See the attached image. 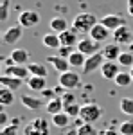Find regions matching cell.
<instances>
[{
    "mask_svg": "<svg viewBox=\"0 0 133 135\" xmlns=\"http://www.w3.org/2000/svg\"><path fill=\"white\" fill-rule=\"evenodd\" d=\"M95 23H99L97 16L93 13H79L74 20H72V29L77 34H90Z\"/></svg>",
    "mask_w": 133,
    "mask_h": 135,
    "instance_id": "1",
    "label": "cell"
},
{
    "mask_svg": "<svg viewBox=\"0 0 133 135\" xmlns=\"http://www.w3.org/2000/svg\"><path fill=\"white\" fill-rule=\"evenodd\" d=\"M79 117H81L85 123H90V124H93L95 121H99L102 117V108L99 106V104L95 103H86L81 106V114H79Z\"/></svg>",
    "mask_w": 133,
    "mask_h": 135,
    "instance_id": "2",
    "label": "cell"
},
{
    "mask_svg": "<svg viewBox=\"0 0 133 135\" xmlns=\"http://www.w3.org/2000/svg\"><path fill=\"white\" fill-rule=\"evenodd\" d=\"M23 133L25 135H49V123L43 117H36L25 126Z\"/></svg>",
    "mask_w": 133,
    "mask_h": 135,
    "instance_id": "3",
    "label": "cell"
},
{
    "mask_svg": "<svg viewBox=\"0 0 133 135\" xmlns=\"http://www.w3.org/2000/svg\"><path fill=\"white\" fill-rule=\"evenodd\" d=\"M60 85H61L65 90H74V88H77L79 85H81V78H79V74L74 72V70H68V72H63L60 74Z\"/></svg>",
    "mask_w": 133,
    "mask_h": 135,
    "instance_id": "4",
    "label": "cell"
},
{
    "mask_svg": "<svg viewBox=\"0 0 133 135\" xmlns=\"http://www.w3.org/2000/svg\"><path fill=\"white\" fill-rule=\"evenodd\" d=\"M104 61H106V60H104L102 52H95L92 56H86V63H85V67H83V72L92 74V72H95V70H101V67H102Z\"/></svg>",
    "mask_w": 133,
    "mask_h": 135,
    "instance_id": "5",
    "label": "cell"
},
{
    "mask_svg": "<svg viewBox=\"0 0 133 135\" xmlns=\"http://www.w3.org/2000/svg\"><path fill=\"white\" fill-rule=\"evenodd\" d=\"M76 49H77V51H81L83 54H86V56H92V54H95V52H99L101 43L95 42V40H93V38H90V36H88V38L85 36V38H81V40H79V43L76 45Z\"/></svg>",
    "mask_w": 133,
    "mask_h": 135,
    "instance_id": "6",
    "label": "cell"
},
{
    "mask_svg": "<svg viewBox=\"0 0 133 135\" xmlns=\"http://www.w3.org/2000/svg\"><path fill=\"white\" fill-rule=\"evenodd\" d=\"M38 23H40V15H38L36 11L27 9V11H22L20 15H18V25H22L23 29L34 27V25H38Z\"/></svg>",
    "mask_w": 133,
    "mask_h": 135,
    "instance_id": "7",
    "label": "cell"
},
{
    "mask_svg": "<svg viewBox=\"0 0 133 135\" xmlns=\"http://www.w3.org/2000/svg\"><path fill=\"white\" fill-rule=\"evenodd\" d=\"M4 74L6 76H13V78H18V79H29L31 78V72H29V67L27 65H9L4 69Z\"/></svg>",
    "mask_w": 133,
    "mask_h": 135,
    "instance_id": "8",
    "label": "cell"
},
{
    "mask_svg": "<svg viewBox=\"0 0 133 135\" xmlns=\"http://www.w3.org/2000/svg\"><path fill=\"white\" fill-rule=\"evenodd\" d=\"M112 34H113V38H115V43H119V45H131V42H133V31L128 25L119 27Z\"/></svg>",
    "mask_w": 133,
    "mask_h": 135,
    "instance_id": "9",
    "label": "cell"
},
{
    "mask_svg": "<svg viewBox=\"0 0 133 135\" xmlns=\"http://www.w3.org/2000/svg\"><path fill=\"white\" fill-rule=\"evenodd\" d=\"M101 23L104 25V27H108L110 31H117L119 27H122V25H126V20H124V16H121V15H106V16H102L101 18Z\"/></svg>",
    "mask_w": 133,
    "mask_h": 135,
    "instance_id": "10",
    "label": "cell"
},
{
    "mask_svg": "<svg viewBox=\"0 0 133 135\" xmlns=\"http://www.w3.org/2000/svg\"><path fill=\"white\" fill-rule=\"evenodd\" d=\"M47 63L52 65V69H54L58 74H63V72H68V70H70V63H68V60L58 56V54L49 56V58H47Z\"/></svg>",
    "mask_w": 133,
    "mask_h": 135,
    "instance_id": "11",
    "label": "cell"
},
{
    "mask_svg": "<svg viewBox=\"0 0 133 135\" xmlns=\"http://www.w3.org/2000/svg\"><path fill=\"white\" fill-rule=\"evenodd\" d=\"M119 72H121V65L117 61H104L101 67V76L104 78V79H110V81H113L117 76H119Z\"/></svg>",
    "mask_w": 133,
    "mask_h": 135,
    "instance_id": "12",
    "label": "cell"
},
{
    "mask_svg": "<svg viewBox=\"0 0 133 135\" xmlns=\"http://www.w3.org/2000/svg\"><path fill=\"white\" fill-rule=\"evenodd\" d=\"M101 52H102V56H104L106 61H117L122 51H121V45H119V43L113 42V43H106L101 49Z\"/></svg>",
    "mask_w": 133,
    "mask_h": 135,
    "instance_id": "13",
    "label": "cell"
},
{
    "mask_svg": "<svg viewBox=\"0 0 133 135\" xmlns=\"http://www.w3.org/2000/svg\"><path fill=\"white\" fill-rule=\"evenodd\" d=\"M22 31H23L22 25H13V27H9L7 31L4 32V43H7V45H14V43L22 38Z\"/></svg>",
    "mask_w": 133,
    "mask_h": 135,
    "instance_id": "14",
    "label": "cell"
},
{
    "mask_svg": "<svg viewBox=\"0 0 133 135\" xmlns=\"http://www.w3.org/2000/svg\"><path fill=\"white\" fill-rule=\"evenodd\" d=\"M110 34H112V31H110L108 27H104L101 22H99V23H95V27L90 31V34H88V36H90V38H93L95 42L101 43V42H104L106 38H110Z\"/></svg>",
    "mask_w": 133,
    "mask_h": 135,
    "instance_id": "15",
    "label": "cell"
},
{
    "mask_svg": "<svg viewBox=\"0 0 133 135\" xmlns=\"http://www.w3.org/2000/svg\"><path fill=\"white\" fill-rule=\"evenodd\" d=\"M20 103L23 104L27 110H32V112H38L41 106H43V101H41L40 97H36V95H29V94L22 95V97H20Z\"/></svg>",
    "mask_w": 133,
    "mask_h": 135,
    "instance_id": "16",
    "label": "cell"
},
{
    "mask_svg": "<svg viewBox=\"0 0 133 135\" xmlns=\"http://www.w3.org/2000/svg\"><path fill=\"white\" fill-rule=\"evenodd\" d=\"M25 85L29 86L32 92H41L47 88V78H40V76H31L29 79H25Z\"/></svg>",
    "mask_w": 133,
    "mask_h": 135,
    "instance_id": "17",
    "label": "cell"
},
{
    "mask_svg": "<svg viewBox=\"0 0 133 135\" xmlns=\"http://www.w3.org/2000/svg\"><path fill=\"white\" fill-rule=\"evenodd\" d=\"M23 83H25L23 79L13 78V76H6V74H4V76H0V85H2L4 88H9V90H13V92H14V90H18V88H20Z\"/></svg>",
    "mask_w": 133,
    "mask_h": 135,
    "instance_id": "18",
    "label": "cell"
},
{
    "mask_svg": "<svg viewBox=\"0 0 133 135\" xmlns=\"http://www.w3.org/2000/svg\"><path fill=\"white\" fill-rule=\"evenodd\" d=\"M41 43H43L45 47H49V49H54V51H58V49L61 47V42H60V34H56V32H52V31L41 36Z\"/></svg>",
    "mask_w": 133,
    "mask_h": 135,
    "instance_id": "19",
    "label": "cell"
},
{
    "mask_svg": "<svg viewBox=\"0 0 133 135\" xmlns=\"http://www.w3.org/2000/svg\"><path fill=\"white\" fill-rule=\"evenodd\" d=\"M9 58L13 60L14 65H27L29 63V52L25 51V49H13Z\"/></svg>",
    "mask_w": 133,
    "mask_h": 135,
    "instance_id": "20",
    "label": "cell"
},
{
    "mask_svg": "<svg viewBox=\"0 0 133 135\" xmlns=\"http://www.w3.org/2000/svg\"><path fill=\"white\" fill-rule=\"evenodd\" d=\"M68 63H70L72 69H81L83 70V67H85V63H86V54H83L81 51L76 49V51L68 56Z\"/></svg>",
    "mask_w": 133,
    "mask_h": 135,
    "instance_id": "21",
    "label": "cell"
},
{
    "mask_svg": "<svg viewBox=\"0 0 133 135\" xmlns=\"http://www.w3.org/2000/svg\"><path fill=\"white\" fill-rule=\"evenodd\" d=\"M60 42H61V45H68V47L77 45V43H79V40H77V32L74 31V29L63 31L61 34H60Z\"/></svg>",
    "mask_w": 133,
    "mask_h": 135,
    "instance_id": "22",
    "label": "cell"
},
{
    "mask_svg": "<svg viewBox=\"0 0 133 135\" xmlns=\"http://www.w3.org/2000/svg\"><path fill=\"white\" fill-rule=\"evenodd\" d=\"M49 27H51L52 32H56V34H61L63 31H67L68 29V22L65 20L63 16H54L51 22H49Z\"/></svg>",
    "mask_w": 133,
    "mask_h": 135,
    "instance_id": "23",
    "label": "cell"
},
{
    "mask_svg": "<svg viewBox=\"0 0 133 135\" xmlns=\"http://www.w3.org/2000/svg\"><path fill=\"white\" fill-rule=\"evenodd\" d=\"M45 110L49 112L51 115H56L65 110V104H63V99L61 97H54L52 101H47L45 103Z\"/></svg>",
    "mask_w": 133,
    "mask_h": 135,
    "instance_id": "24",
    "label": "cell"
},
{
    "mask_svg": "<svg viewBox=\"0 0 133 135\" xmlns=\"http://www.w3.org/2000/svg\"><path fill=\"white\" fill-rule=\"evenodd\" d=\"M70 115L68 114H65V112H60V114H56V115H52V124L54 126H58V128H67V126L70 124Z\"/></svg>",
    "mask_w": 133,
    "mask_h": 135,
    "instance_id": "25",
    "label": "cell"
},
{
    "mask_svg": "<svg viewBox=\"0 0 133 135\" xmlns=\"http://www.w3.org/2000/svg\"><path fill=\"white\" fill-rule=\"evenodd\" d=\"M27 67H29V72H31V76H40V78H47V74H49L47 67H45L43 63H29Z\"/></svg>",
    "mask_w": 133,
    "mask_h": 135,
    "instance_id": "26",
    "label": "cell"
},
{
    "mask_svg": "<svg viewBox=\"0 0 133 135\" xmlns=\"http://www.w3.org/2000/svg\"><path fill=\"white\" fill-rule=\"evenodd\" d=\"M0 103H2V106L13 104L14 103V92L9 90V88H4V86H2V90H0Z\"/></svg>",
    "mask_w": 133,
    "mask_h": 135,
    "instance_id": "27",
    "label": "cell"
},
{
    "mask_svg": "<svg viewBox=\"0 0 133 135\" xmlns=\"http://www.w3.org/2000/svg\"><path fill=\"white\" fill-rule=\"evenodd\" d=\"M113 81H115L117 86H130V85L133 83V78H131L130 72H119V76H117Z\"/></svg>",
    "mask_w": 133,
    "mask_h": 135,
    "instance_id": "28",
    "label": "cell"
},
{
    "mask_svg": "<svg viewBox=\"0 0 133 135\" xmlns=\"http://www.w3.org/2000/svg\"><path fill=\"white\" fill-rule=\"evenodd\" d=\"M117 63H119L121 67H130V69H131L133 67V52L122 51L121 56H119V60H117Z\"/></svg>",
    "mask_w": 133,
    "mask_h": 135,
    "instance_id": "29",
    "label": "cell"
},
{
    "mask_svg": "<svg viewBox=\"0 0 133 135\" xmlns=\"http://www.w3.org/2000/svg\"><path fill=\"white\" fill-rule=\"evenodd\" d=\"M63 112H65V114H68L72 119H77V117H79V114H81V104H77V103H74V104H67Z\"/></svg>",
    "mask_w": 133,
    "mask_h": 135,
    "instance_id": "30",
    "label": "cell"
},
{
    "mask_svg": "<svg viewBox=\"0 0 133 135\" xmlns=\"http://www.w3.org/2000/svg\"><path fill=\"white\" fill-rule=\"evenodd\" d=\"M121 112L133 117V99H128V97L121 99Z\"/></svg>",
    "mask_w": 133,
    "mask_h": 135,
    "instance_id": "31",
    "label": "cell"
},
{
    "mask_svg": "<svg viewBox=\"0 0 133 135\" xmlns=\"http://www.w3.org/2000/svg\"><path fill=\"white\" fill-rule=\"evenodd\" d=\"M77 133L79 135H99L97 130L93 128V124H90V123H85L81 128H77Z\"/></svg>",
    "mask_w": 133,
    "mask_h": 135,
    "instance_id": "32",
    "label": "cell"
},
{
    "mask_svg": "<svg viewBox=\"0 0 133 135\" xmlns=\"http://www.w3.org/2000/svg\"><path fill=\"white\" fill-rule=\"evenodd\" d=\"M119 133L121 135H133V121H124L119 124Z\"/></svg>",
    "mask_w": 133,
    "mask_h": 135,
    "instance_id": "33",
    "label": "cell"
},
{
    "mask_svg": "<svg viewBox=\"0 0 133 135\" xmlns=\"http://www.w3.org/2000/svg\"><path fill=\"white\" fill-rule=\"evenodd\" d=\"M74 51H76L74 47H68V45H61V47L58 49V56H61V58H67V60H68V56H70Z\"/></svg>",
    "mask_w": 133,
    "mask_h": 135,
    "instance_id": "34",
    "label": "cell"
},
{
    "mask_svg": "<svg viewBox=\"0 0 133 135\" xmlns=\"http://www.w3.org/2000/svg\"><path fill=\"white\" fill-rule=\"evenodd\" d=\"M41 95L45 101H52L54 97H60V95H56V88H45V90H41Z\"/></svg>",
    "mask_w": 133,
    "mask_h": 135,
    "instance_id": "35",
    "label": "cell"
},
{
    "mask_svg": "<svg viewBox=\"0 0 133 135\" xmlns=\"http://www.w3.org/2000/svg\"><path fill=\"white\" fill-rule=\"evenodd\" d=\"M7 13H9V0H2V6H0V20H6L7 18Z\"/></svg>",
    "mask_w": 133,
    "mask_h": 135,
    "instance_id": "36",
    "label": "cell"
},
{
    "mask_svg": "<svg viewBox=\"0 0 133 135\" xmlns=\"http://www.w3.org/2000/svg\"><path fill=\"white\" fill-rule=\"evenodd\" d=\"M0 135H18V126H16V124L6 126V128H2Z\"/></svg>",
    "mask_w": 133,
    "mask_h": 135,
    "instance_id": "37",
    "label": "cell"
},
{
    "mask_svg": "<svg viewBox=\"0 0 133 135\" xmlns=\"http://www.w3.org/2000/svg\"><path fill=\"white\" fill-rule=\"evenodd\" d=\"M61 99H63V104H65V106H67V104H74V103H76V95H74L72 92H65L61 95Z\"/></svg>",
    "mask_w": 133,
    "mask_h": 135,
    "instance_id": "38",
    "label": "cell"
},
{
    "mask_svg": "<svg viewBox=\"0 0 133 135\" xmlns=\"http://www.w3.org/2000/svg\"><path fill=\"white\" fill-rule=\"evenodd\" d=\"M7 121H9V117H7V114H6V112L2 110V112H0V124H2V128L9 126V124H7Z\"/></svg>",
    "mask_w": 133,
    "mask_h": 135,
    "instance_id": "39",
    "label": "cell"
},
{
    "mask_svg": "<svg viewBox=\"0 0 133 135\" xmlns=\"http://www.w3.org/2000/svg\"><path fill=\"white\" fill-rule=\"evenodd\" d=\"M102 135H121V133H119V132H115V130H112V128H110V130H106V132H102Z\"/></svg>",
    "mask_w": 133,
    "mask_h": 135,
    "instance_id": "40",
    "label": "cell"
},
{
    "mask_svg": "<svg viewBox=\"0 0 133 135\" xmlns=\"http://www.w3.org/2000/svg\"><path fill=\"white\" fill-rule=\"evenodd\" d=\"M67 135H79V133H77V130H70V132H67Z\"/></svg>",
    "mask_w": 133,
    "mask_h": 135,
    "instance_id": "41",
    "label": "cell"
},
{
    "mask_svg": "<svg viewBox=\"0 0 133 135\" xmlns=\"http://www.w3.org/2000/svg\"><path fill=\"white\" fill-rule=\"evenodd\" d=\"M128 15H130V16H133V7H128Z\"/></svg>",
    "mask_w": 133,
    "mask_h": 135,
    "instance_id": "42",
    "label": "cell"
},
{
    "mask_svg": "<svg viewBox=\"0 0 133 135\" xmlns=\"http://www.w3.org/2000/svg\"><path fill=\"white\" fill-rule=\"evenodd\" d=\"M128 7H133V0H128Z\"/></svg>",
    "mask_w": 133,
    "mask_h": 135,
    "instance_id": "43",
    "label": "cell"
},
{
    "mask_svg": "<svg viewBox=\"0 0 133 135\" xmlns=\"http://www.w3.org/2000/svg\"><path fill=\"white\" fill-rule=\"evenodd\" d=\"M128 47H130L128 51H130V52H133V42H131V45H128Z\"/></svg>",
    "mask_w": 133,
    "mask_h": 135,
    "instance_id": "44",
    "label": "cell"
},
{
    "mask_svg": "<svg viewBox=\"0 0 133 135\" xmlns=\"http://www.w3.org/2000/svg\"><path fill=\"white\" fill-rule=\"evenodd\" d=\"M130 74H131V78H133V67H131V69H130Z\"/></svg>",
    "mask_w": 133,
    "mask_h": 135,
    "instance_id": "45",
    "label": "cell"
}]
</instances>
